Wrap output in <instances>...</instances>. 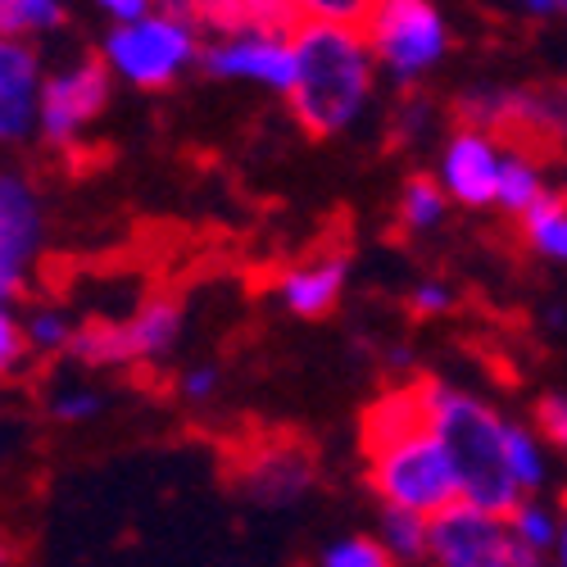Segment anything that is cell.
<instances>
[{"label":"cell","instance_id":"obj_1","mask_svg":"<svg viewBox=\"0 0 567 567\" xmlns=\"http://www.w3.org/2000/svg\"><path fill=\"white\" fill-rule=\"evenodd\" d=\"M296 45V86H291V114L309 136H337L346 132L372 96V45L359 23L313 19L305 10L300 28L291 32Z\"/></svg>","mask_w":567,"mask_h":567},{"label":"cell","instance_id":"obj_2","mask_svg":"<svg viewBox=\"0 0 567 567\" xmlns=\"http://www.w3.org/2000/svg\"><path fill=\"white\" fill-rule=\"evenodd\" d=\"M427 404H432V432L441 436L458 472L463 504L508 517L523 504V486H517L508 463V422L491 404L436 382V377H427Z\"/></svg>","mask_w":567,"mask_h":567},{"label":"cell","instance_id":"obj_3","mask_svg":"<svg viewBox=\"0 0 567 567\" xmlns=\"http://www.w3.org/2000/svg\"><path fill=\"white\" fill-rule=\"evenodd\" d=\"M368 458V486L377 491V499H386V508L400 513H417V517H432L454 508L463 499L458 491V472L441 445V436L427 432H413Z\"/></svg>","mask_w":567,"mask_h":567},{"label":"cell","instance_id":"obj_4","mask_svg":"<svg viewBox=\"0 0 567 567\" xmlns=\"http://www.w3.org/2000/svg\"><path fill=\"white\" fill-rule=\"evenodd\" d=\"M200 55L205 51L196 41V23L182 19L173 6L155 10L151 19H141V23L110 28L105 51H101V60L110 64L114 78H123L132 86H146V91L168 86L182 69H192Z\"/></svg>","mask_w":567,"mask_h":567},{"label":"cell","instance_id":"obj_5","mask_svg":"<svg viewBox=\"0 0 567 567\" xmlns=\"http://www.w3.org/2000/svg\"><path fill=\"white\" fill-rule=\"evenodd\" d=\"M359 28L372 45V60L395 82H413L417 73H427L450 45L445 19L427 0H382V6H368Z\"/></svg>","mask_w":567,"mask_h":567},{"label":"cell","instance_id":"obj_6","mask_svg":"<svg viewBox=\"0 0 567 567\" xmlns=\"http://www.w3.org/2000/svg\"><path fill=\"white\" fill-rule=\"evenodd\" d=\"M110 91H114L110 64L101 55H82L78 64H69L41 86V114H37L41 136L51 146H73L78 132L105 114Z\"/></svg>","mask_w":567,"mask_h":567},{"label":"cell","instance_id":"obj_7","mask_svg":"<svg viewBox=\"0 0 567 567\" xmlns=\"http://www.w3.org/2000/svg\"><path fill=\"white\" fill-rule=\"evenodd\" d=\"M517 540L504 517L482 513L472 504H454L432 517L427 527V558L436 567H508Z\"/></svg>","mask_w":567,"mask_h":567},{"label":"cell","instance_id":"obj_8","mask_svg":"<svg viewBox=\"0 0 567 567\" xmlns=\"http://www.w3.org/2000/svg\"><path fill=\"white\" fill-rule=\"evenodd\" d=\"M41 246V205L32 186L14 173H0V305L23 291V277Z\"/></svg>","mask_w":567,"mask_h":567},{"label":"cell","instance_id":"obj_9","mask_svg":"<svg viewBox=\"0 0 567 567\" xmlns=\"http://www.w3.org/2000/svg\"><path fill=\"white\" fill-rule=\"evenodd\" d=\"M200 64L214 78H250V82L277 86L281 96H291L296 86V45L291 37H272V32L218 37L214 45H205Z\"/></svg>","mask_w":567,"mask_h":567},{"label":"cell","instance_id":"obj_10","mask_svg":"<svg viewBox=\"0 0 567 567\" xmlns=\"http://www.w3.org/2000/svg\"><path fill=\"white\" fill-rule=\"evenodd\" d=\"M499 168H504V155L495 146V136L477 127H458L441 155V186L458 205L486 209L495 205V192H499Z\"/></svg>","mask_w":567,"mask_h":567},{"label":"cell","instance_id":"obj_11","mask_svg":"<svg viewBox=\"0 0 567 567\" xmlns=\"http://www.w3.org/2000/svg\"><path fill=\"white\" fill-rule=\"evenodd\" d=\"M231 477L259 504H291L313 482V458H309V450H300L291 441H272L246 458H236Z\"/></svg>","mask_w":567,"mask_h":567},{"label":"cell","instance_id":"obj_12","mask_svg":"<svg viewBox=\"0 0 567 567\" xmlns=\"http://www.w3.org/2000/svg\"><path fill=\"white\" fill-rule=\"evenodd\" d=\"M41 60L28 41L0 37V141H23L41 114Z\"/></svg>","mask_w":567,"mask_h":567},{"label":"cell","instance_id":"obj_13","mask_svg":"<svg viewBox=\"0 0 567 567\" xmlns=\"http://www.w3.org/2000/svg\"><path fill=\"white\" fill-rule=\"evenodd\" d=\"M427 427H432V404H427V377H422V382L382 391L363 409L359 445H363V454H377V450H386L413 432H427Z\"/></svg>","mask_w":567,"mask_h":567},{"label":"cell","instance_id":"obj_14","mask_svg":"<svg viewBox=\"0 0 567 567\" xmlns=\"http://www.w3.org/2000/svg\"><path fill=\"white\" fill-rule=\"evenodd\" d=\"M346 259H322V264H305L281 277V300L296 318H322L332 313L341 291H346Z\"/></svg>","mask_w":567,"mask_h":567},{"label":"cell","instance_id":"obj_15","mask_svg":"<svg viewBox=\"0 0 567 567\" xmlns=\"http://www.w3.org/2000/svg\"><path fill=\"white\" fill-rule=\"evenodd\" d=\"M182 332V305L173 296H155L146 300L132 318H127V341H132V359H164L177 346Z\"/></svg>","mask_w":567,"mask_h":567},{"label":"cell","instance_id":"obj_16","mask_svg":"<svg viewBox=\"0 0 567 567\" xmlns=\"http://www.w3.org/2000/svg\"><path fill=\"white\" fill-rule=\"evenodd\" d=\"M69 354L86 368H118L132 363V341H127V322L114 318H86L73 327V341Z\"/></svg>","mask_w":567,"mask_h":567},{"label":"cell","instance_id":"obj_17","mask_svg":"<svg viewBox=\"0 0 567 567\" xmlns=\"http://www.w3.org/2000/svg\"><path fill=\"white\" fill-rule=\"evenodd\" d=\"M545 196V186H540V168L532 155L523 151H508L504 155V168H499V192H495V205L504 214H517V218H527Z\"/></svg>","mask_w":567,"mask_h":567},{"label":"cell","instance_id":"obj_18","mask_svg":"<svg viewBox=\"0 0 567 567\" xmlns=\"http://www.w3.org/2000/svg\"><path fill=\"white\" fill-rule=\"evenodd\" d=\"M523 236H527V246L540 250L545 259L567 264V200L540 196V205L523 218Z\"/></svg>","mask_w":567,"mask_h":567},{"label":"cell","instance_id":"obj_19","mask_svg":"<svg viewBox=\"0 0 567 567\" xmlns=\"http://www.w3.org/2000/svg\"><path fill=\"white\" fill-rule=\"evenodd\" d=\"M64 6L55 0H0V37L10 41H28L37 32H51L64 23Z\"/></svg>","mask_w":567,"mask_h":567},{"label":"cell","instance_id":"obj_20","mask_svg":"<svg viewBox=\"0 0 567 567\" xmlns=\"http://www.w3.org/2000/svg\"><path fill=\"white\" fill-rule=\"evenodd\" d=\"M400 227L404 231H427L445 218V186L432 177H409L400 192Z\"/></svg>","mask_w":567,"mask_h":567},{"label":"cell","instance_id":"obj_21","mask_svg":"<svg viewBox=\"0 0 567 567\" xmlns=\"http://www.w3.org/2000/svg\"><path fill=\"white\" fill-rule=\"evenodd\" d=\"M427 517H417V513H400V508H386L382 513V540L386 545V554L391 558H404V563H413V558H427Z\"/></svg>","mask_w":567,"mask_h":567},{"label":"cell","instance_id":"obj_22","mask_svg":"<svg viewBox=\"0 0 567 567\" xmlns=\"http://www.w3.org/2000/svg\"><path fill=\"white\" fill-rule=\"evenodd\" d=\"M504 523H508L513 540L523 545V549H532V554L554 549V545H558V527H563V523H558V517H554L545 504H532V499L517 504V508L504 517Z\"/></svg>","mask_w":567,"mask_h":567},{"label":"cell","instance_id":"obj_23","mask_svg":"<svg viewBox=\"0 0 567 567\" xmlns=\"http://www.w3.org/2000/svg\"><path fill=\"white\" fill-rule=\"evenodd\" d=\"M508 463H513V477L523 486V495L545 482V458H540L536 436L527 427H513V422H508Z\"/></svg>","mask_w":567,"mask_h":567},{"label":"cell","instance_id":"obj_24","mask_svg":"<svg viewBox=\"0 0 567 567\" xmlns=\"http://www.w3.org/2000/svg\"><path fill=\"white\" fill-rule=\"evenodd\" d=\"M322 567H395V558L386 554L382 540L372 536H350L322 549Z\"/></svg>","mask_w":567,"mask_h":567},{"label":"cell","instance_id":"obj_25","mask_svg":"<svg viewBox=\"0 0 567 567\" xmlns=\"http://www.w3.org/2000/svg\"><path fill=\"white\" fill-rule=\"evenodd\" d=\"M23 337H28L32 350H69V341H73V322H69L64 313H55V309H41V313L28 318Z\"/></svg>","mask_w":567,"mask_h":567},{"label":"cell","instance_id":"obj_26","mask_svg":"<svg viewBox=\"0 0 567 567\" xmlns=\"http://www.w3.org/2000/svg\"><path fill=\"white\" fill-rule=\"evenodd\" d=\"M23 350H28V337H23V327L10 318V309L0 305V377H10L14 368H19V359H23Z\"/></svg>","mask_w":567,"mask_h":567},{"label":"cell","instance_id":"obj_27","mask_svg":"<svg viewBox=\"0 0 567 567\" xmlns=\"http://www.w3.org/2000/svg\"><path fill=\"white\" fill-rule=\"evenodd\" d=\"M536 422H540V432L567 450V395H545L536 404Z\"/></svg>","mask_w":567,"mask_h":567},{"label":"cell","instance_id":"obj_28","mask_svg":"<svg viewBox=\"0 0 567 567\" xmlns=\"http://www.w3.org/2000/svg\"><path fill=\"white\" fill-rule=\"evenodd\" d=\"M450 305H454V296H450V287H441V281H422V287L413 291V313L417 318H436Z\"/></svg>","mask_w":567,"mask_h":567},{"label":"cell","instance_id":"obj_29","mask_svg":"<svg viewBox=\"0 0 567 567\" xmlns=\"http://www.w3.org/2000/svg\"><path fill=\"white\" fill-rule=\"evenodd\" d=\"M51 413H55L60 422H82V417H91V413H101V400L91 395V391H69V395H60V400L51 404Z\"/></svg>","mask_w":567,"mask_h":567},{"label":"cell","instance_id":"obj_30","mask_svg":"<svg viewBox=\"0 0 567 567\" xmlns=\"http://www.w3.org/2000/svg\"><path fill=\"white\" fill-rule=\"evenodd\" d=\"M101 10L114 19V28H123V23H141V19H151V14H155L151 0H105Z\"/></svg>","mask_w":567,"mask_h":567},{"label":"cell","instance_id":"obj_31","mask_svg":"<svg viewBox=\"0 0 567 567\" xmlns=\"http://www.w3.org/2000/svg\"><path fill=\"white\" fill-rule=\"evenodd\" d=\"M214 386H218V368H192V372H186L182 377V395L186 400H209L214 395Z\"/></svg>","mask_w":567,"mask_h":567},{"label":"cell","instance_id":"obj_32","mask_svg":"<svg viewBox=\"0 0 567 567\" xmlns=\"http://www.w3.org/2000/svg\"><path fill=\"white\" fill-rule=\"evenodd\" d=\"M508 567H545V563H540V554H532V549L517 545V549H513V558H508Z\"/></svg>","mask_w":567,"mask_h":567},{"label":"cell","instance_id":"obj_33","mask_svg":"<svg viewBox=\"0 0 567 567\" xmlns=\"http://www.w3.org/2000/svg\"><path fill=\"white\" fill-rule=\"evenodd\" d=\"M527 14H545V19H554V14H567V6H527Z\"/></svg>","mask_w":567,"mask_h":567},{"label":"cell","instance_id":"obj_34","mask_svg":"<svg viewBox=\"0 0 567 567\" xmlns=\"http://www.w3.org/2000/svg\"><path fill=\"white\" fill-rule=\"evenodd\" d=\"M558 563L567 567V517H563V527H558Z\"/></svg>","mask_w":567,"mask_h":567},{"label":"cell","instance_id":"obj_35","mask_svg":"<svg viewBox=\"0 0 567 567\" xmlns=\"http://www.w3.org/2000/svg\"><path fill=\"white\" fill-rule=\"evenodd\" d=\"M10 558H14V549H10L6 540H0V567H10Z\"/></svg>","mask_w":567,"mask_h":567}]
</instances>
